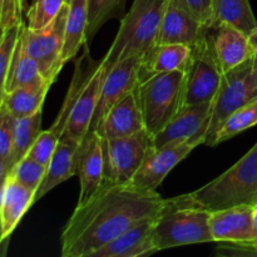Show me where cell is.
<instances>
[{
    "mask_svg": "<svg viewBox=\"0 0 257 257\" xmlns=\"http://www.w3.org/2000/svg\"><path fill=\"white\" fill-rule=\"evenodd\" d=\"M67 10L68 4H65L54 22L43 29L32 30L25 24H23L22 28V40L25 52L38 63L43 77L52 83L55 82L65 64L62 54Z\"/></svg>",
    "mask_w": 257,
    "mask_h": 257,
    "instance_id": "obj_8",
    "label": "cell"
},
{
    "mask_svg": "<svg viewBox=\"0 0 257 257\" xmlns=\"http://www.w3.org/2000/svg\"><path fill=\"white\" fill-rule=\"evenodd\" d=\"M60 136L53 128L42 131L28 152V157L47 167L59 143Z\"/></svg>",
    "mask_w": 257,
    "mask_h": 257,
    "instance_id": "obj_32",
    "label": "cell"
},
{
    "mask_svg": "<svg viewBox=\"0 0 257 257\" xmlns=\"http://www.w3.org/2000/svg\"><path fill=\"white\" fill-rule=\"evenodd\" d=\"M163 202L157 191L103 181L68 220L60 238L62 256L90 257L138 221L157 215Z\"/></svg>",
    "mask_w": 257,
    "mask_h": 257,
    "instance_id": "obj_1",
    "label": "cell"
},
{
    "mask_svg": "<svg viewBox=\"0 0 257 257\" xmlns=\"http://www.w3.org/2000/svg\"><path fill=\"white\" fill-rule=\"evenodd\" d=\"M45 171H47L45 166L40 165L39 162L25 156L24 158H22L19 162L13 166L9 175L23 186L37 193L38 188L44 180Z\"/></svg>",
    "mask_w": 257,
    "mask_h": 257,
    "instance_id": "obj_31",
    "label": "cell"
},
{
    "mask_svg": "<svg viewBox=\"0 0 257 257\" xmlns=\"http://www.w3.org/2000/svg\"><path fill=\"white\" fill-rule=\"evenodd\" d=\"M192 48L185 44H156L141 57L138 84L161 73L185 72Z\"/></svg>",
    "mask_w": 257,
    "mask_h": 257,
    "instance_id": "obj_21",
    "label": "cell"
},
{
    "mask_svg": "<svg viewBox=\"0 0 257 257\" xmlns=\"http://www.w3.org/2000/svg\"><path fill=\"white\" fill-rule=\"evenodd\" d=\"M170 0H135L130 12L120 20L119 29L103 58L110 68L120 60L141 58L157 44L161 23Z\"/></svg>",
    "mask_w": 257,
    "mask_h": 257,
    "instance_id": "obj_3",
    "label": "cell"
},
{
    "mask_svg": "<svg viewBox=\"0 0 257 257\" xmlns=\"http://www.w3.org/2000/svg\"><path fill=\"white\" fill-rule=\"evenodd\" d=\"M23 24H24V20L22 23H18V24L7 27L2 39H0V104L4 99L10 60H12L13 52H14L15 44H17V40L19 38Z\"/></svg>",
    "mask_w": 257,
    "mask_h": 257,
    "instance_id": "obj_30",
    "label": "cell"
},
{
    "mask_svg": "<svg viewBox=\"0 0 257 257\" xmlns=\"http://www.w3.org/2000/svg\"><path fill=\"white\" fill-rule=\"evenodd\" d=\"M140 64L141 58L132 57L107 68L89 132L98 127L103 117L118 100L137 87Z\"/></svg>",
    "mask_w": 257,
    "mask_h": 257,
    "instance_id": "obj_12",
    "label": "cell"
},
{
    "mask_svg": "<svg viewBox=\"0 0 257 257\" xmlns=\"http://www.w3.org/2000/svg\"><path fill=\"white\" fill-rule=\"evenodd\" d=\"M212 102L201 103L181 109L160 133L152 138L155 147L192 143L205 145L210 124Z\"/></svg>",
    "mask_w": 257,
    "mask_h": 257,
    "instance_id": "obj_10",
    "label": "cell"
},
{
    "mask_svg": "<svg viewBox=\"0 0 257 257\" xmlns=\"http://www.w3.org/2000/svg\"><path fill=\"white\" fill-rule=\"evenodd\" d=\"M67 18H65L63 62L74 59L79 50L87 43L88 8L89 0H68Z\"/></svg>",
    "mask_w": 257,
    "mask_h": 257,
    "instance_id": "obj_22",
    "label": "cell"
},
{
    "mask_svg": "<svg viewBox=\"0 0 257 257\" xmlns=\"http://www.w3.org/2000/svg\"><path fill=\"white\" fill-rule=\"evenodd\" d=\"M124 5L125 0H89L87 43L95 37L108 20L122 17Z\"/></svg>",
    "mask_w": 257,
    "mask_h": 257,
    "instance_id": "obj_28",
    "label": "cell"
},
{
    "mask_svg": "<svg viewBox=\"0 0 257 257\" xmlns=\"http://www.w3.org/2000/svg\"><path fill=\"white\" fill-rule=\"evenodd\" d=\"M67 2L68 0H35L27 10V28L39 30L52 24Z\"/></svg>",
    "mask_w": 257,
    "mask_h": 257,
    "instance_id": "obj_29",
    "label": "cell"
},
{
    "mask_svg": "<svg viewBox=\"0 0 257 257\" xmlns=\"http://www.w3.org/2000/svg\"><path fill=\"white\" fill-rule=\"evenodd\" d=\"M80 191L77 206L87 202L98 191L104 180V155L102 138L97 132H89L79 147L78 165Z\"/></svg>",
    "mask_w": 257,
    "mask_h": 257,
    "instance_id": "obj_18",
    "label": "cell"
},
{
    "mask_svg": "<svg viewBox=\"0 0 257 257\" xmlns=\"http://www.w3.org/2000/svg\"><path fill=\"white\" fill-rule=\"evenodd\" d=\"M210 216V211L196 203L190 193L165 200L156 216L153 227L158 251L213 242Z\"/></svg>",
    "mask_w": 257,
    "mask_h": 257,
    "instance_id": "obj_2",
    "label": "cell"
},
{
    "mask_svg": "<svg viewBox=\"0 0 257 257\" xmlns=\"http://www.w3.org/2000/svg\"><path fill=\"white\" fill-rule=\"evenodd\" d=\"M180 7L197 18L202 24L210 27L212 20L213 0H173Z\"/></svg>",
    "mask_w": 257,
    "mask_h": 257,
    "instance_id": "obj_34",
    "label": "cell"
},
{
    "mask_svg": "<svg viewBox=\"0 0 257 257\" xmlns=\"http://www.w3.org/2000/svg\"><path fill=\"white\" fill-rule=\"evenodd\" d=\"M207 28L177 3L170 0L161 23L157 44H185L192 48L205 37Z\"/></svg>",
    "mask_w": 257,
    "mask_h": 257,
    "instance_id": "obj_17",
    "label": "cell"
},
{
    "mask_svg": "<svg viewBox=\"0 0 257 257\" xmlns=\"http://www.w3.org/2000/svg\"><path fill=\"white\" fill-rule=\"evenodd\" d=\"M79 141L62 135L58 147L47 166L44 180L35 193L34 202L44 197L48 192L54 190L60 183L65 182L78 173L79 165Z\"/></svg>",
    "mask_w": 257,
    "mask_h": 257,
    "instance_id": "obj_19",
    "label": "cell"
},
{
    "mask_svg": "<svg viewBox=\"0 0 257 257\" xmlns=\"http://www.w3.org/2000/svg\"><path fill=\"white\" fill-rule=\"evenodd\" d=\"M42 114L43 109L38 110L34 114L23 118H15L14 135H13V150L10 157V170L15 163L29 152L30 147L35 142L39 133L42 132Z\"/></svg>",
    "mask_w": 257,
    "mask_h": 257,
    "instance_id": "obj_26",
    "label": "cell"
},
{
    "mask_svg": "<svg viewBox=\"0 0 257 257\" xmlns=\"http://www.w3.org/2000/svg\"><path fill=\"white\" fill-rule=\"evenodd\" d=\"M156 216L138 221L90 257H142L157 252L153 236Z\"/></svg>",
    "mask_w": 257,
    "mask_h": 257,
    "instance_id": "obj_15",
    "label": "cell"
},
{
    "mask_svg": "<svg viewBox=\"0 0 257 257\" xmlns=\"http://www.w3.org/2000/svg\"><path fill=\"white\" fill-rule=\"evenodd\" d=\"M207 39L222 74L255 54L248 35L226 24L210 25Z\"/></svg>",
    "mask_w": 257,
    "mask_h": 257,
    "instance_id": "obj_13",
    "label": "cell"
},
{
    "mask_svg": "<svg viewBox=\"0 0 257 257\" xmlns=\"http://www.w3.org/2000/svg\"><path fill=\"white\" fill-rule=\"evenodd\" d=\"M257 124V98L251 100L250 103L243 107L238 108L232 113L220 128L215 132V135L206 142L208 147H215L220 143L228 141L230 138L235 137L238 133L255 127Z\"/></svg>",
    "mask_w": 257,
    "mask_h": 257,
    "instance_id": "obj_27",
    "label": "cell"
},
{
    "mask_svg": "<svg viewBox=\"0 0 257 257\" xmlns=\"http://www.w3.org/2000/svg\"><path fill=\"white\" fill-rule=\"evenodd\" d=\"M253 222H255V227L257 230V206L255 207V210H253Z\"/></svg>",
    "mask_w": 257,
    "mask_h": 257,
    "instance_id": "obj_39",
    "label": "cell"
},
{
    "mask_svg": "<svg viewBox=\"0 0 257 257\" xmlns=\"http://www.w3.org/2000/svg\"><path fill=\"white\" fill-rule=\"evenodd\" d=\"M192 200L210 212L257 206V143L232 167L210 183L190 193Z\"/></svg>",
    "mask_w": 257,
    "mask_h": 257,
    "instance_id": "obj_4",
    "label": "cell"
},
{
    "mask_svg": "<svg viewBox=\"0 0 257 257\" xmlns=\"http://www.w3.org/2000/svg\"><path fill=\"white\" fill-rule=\"evenodd\" d=\"M104 155V180L112 183H130L140 168L152 137L146 130L127 137L102 140Z\"/></svg>",
    "mask_w": 257,
    "mask_h": 257,
    "instance_id": "obj_9",
    "label": "cell"
},
{
    "mask_svg": "<svg viewBox=\"0 0 257 257\" xmlns=\"http://www.w3.org/2000/svg\"><path fill=\"white\" fill-rule=\"evenodd\" d=\"M53 83L48 80L24 85L7 92L3 99V104L12 113L14 118H23L34 114L43 109V103L49 92Z\"/></svg>",
    "mask_w": 257,
    "mask_h": 257,
    "instance_id": "obj_23",
    "label": "cell"
},
{
    "mask_svg": "<svg viewBox=\"0 0 257 257\" xmlns=\"http://www.w3.org/2000/svg\"><path fill=\"white\" fill-rule=\"evenodd\" d=\"M221 78L222 72L213 57L206 33L205 37L192 47L191 58L183 72L178 112L192 105L212 102L220 88Z\"/></svg>",
    "mask_w": 257,
    "mask_h": 257,
    "instance_id": "obj_7",
    "label": "cell"
},
{
    "mask_svg": "<svg viewBox=\"0 0 257 257\" xmlns=\"http://www.w3.org/2000/svg\"><path fill=\"white\" fill-rule=\"evenodd\" d=\"M5 0H0V25H3V13H4ZM4 27V25H3Z\"/></svg>",
    "mask_w": 257,
    "mask_h": 257,
    "instance_id": "obj_37",
    "label": "cell"
},
{
    "mask_svg": "<svg viewBox=\"0 0 257 257\" xmlns=\"http://www.w3.org/2000/svg\"><path fill=\"white\" fill-rule=\"evenodd\" d=\"M3 187H4V185H3L2 187H0V200H2V192H3ZM5 243H7V242H4V241H3V238H2V231H0V248H2V246H3V245H5Z\"/></svg>",
    "mask_w": 257,
    "mask_h": 257,
    "instance_id": "obj_38",
    "label": "cell"
},
{
    "mask_svg": "<svg viewBox=\"0 0 257 257\" xmlns=\"http://www.w3.org/2000/svg\"><path fill=\"white\" fill-rule=\"evenodd\" d=\"M8 176H9V167H8L7 163L0 158V187L5 183Z\"/></svg>",
    "mask_w": 257,
    "mask_h": 257,
    "instance_id": "obj_35",
    "label": "cell"
},
{
    "mask_svg": "<svg viewBox=\"0 0 257 257\" xmlns=\"http://www.w3.org/2000/svg\"><path fill=\"white\" fill-rule=\"evenodd\" d=\"M34 197L35 192L23 186L10 175L8 176L0 200V231L4 242H8L27 211L34 205Z\"/></svg>",
    "mask_w": 257,
    "mask_h": 257,
    "instance_id": "obj_20",
    "label": "cell"
},
{
    "mask_svg": "<svg viewBox=\"0 0 257 257\" xmlns=\"http://www.w3.org/2000/svg\"><path fill=\"white\" fill-rule=\"evenodd\" d=\"M248 39H250L251 45H252L253 50L257 53V29L253 30L250 35H248Z\"/></svg>",
    "mask_w": 257,
    "mask_h": 257,
    "instance_id": "obj_36",
    "label": "cell"
},
{
    "mask_svg": "<svg viewBox=\"0 0 257 257\" xmlns=\"http://www.w3.org/2000/svg\"><path fill=\"white\" fill-rule=\"evenodd\" d=\"M43 80L47 79L40 73L38 63L25 52L22 40V30H20L19 38H18L14 52H13L12 60H10L5 93L15 89V88L35 84V83L43 82Z\"/></svg>",
    "mask_w": 257,
    "mask_h": 257,
    "instance_id": "obj_25",
    "label": "cell"
},
{
    "mask_svg": "<svg viewBox=\"0 0 257 257\" xmlns=\"http://www.w3.org/2000/svg\"><path fill=\"white\" fill-rule=\"evenodd\" d=\"M253 210V206H236L211 212L210 227L213 242L257 243Z\"/></svg>",
    "mask_w": 257,
    "mask_h": 257,
    "instance_id": "obj_14",
    "label": "cell"
},
{
    "mask_svg": "<svg viewBox=\"0 0 257 257\" xmlns=\"http://www.w3.org/2000/svg\"><path fill=\"white\" fill-rule=\"evenodd\" d=\"M15 118L7 109L4 104H0V158L9 167L10 172V157L13 150V135H14Z\"/></svg>",
    "mask_w": 257,
    "mask_h": 257,
    "instance_id": "obj_33",
    "label": "cell"
},
{
    "mask_svg": "<svg viewBox=\"0 0 257 257\" xmlns=\"http://www.w3.org/2000/svg\"><path fill=\"white\" fill-rule=\"evenodd\" d=\"M35 2V0H32V3H34Z\"/></svg>",
    "mask_w": 257,
    "mask_h": 257,
    "instance_id": "obj_41",
    "label": "cell"
},
{
    "mask_svg": "<svg viewBox=\"0 0 257 257\" xmlns=\"http://www.w3.org/2000/svg\"><path fill=\"white\" fill-rule=\"evenodd\" d=\"M4 30H5V27H3V25H0V39H2L3 34H4Z\"/></svg>",
    "mask_w": 257,
    "mask_h": 257,
    "instance_id": "obj_40",
    "label": "cell"
},
{
    "mask_svg": "<svg viewBox=\"0 0 257 257\" xmlns=\"http://www.w3.org/2000/svg\"><path fill=\"white\" fill-rule=\"evenodd\" d=\"M226 24L250 35L257 29L250 0H213L210 25Z\"/></svg>",
    "mask_w": 257,
    "mask_h": 257,
    "instance_id": "obj_24",
    "label": "cell"
},
{
    "mask_svg": "<svg viewBox=\"0 0 257 257\" xmlns=\"http://www.w3.org/2000/svg\"><path fill=\"white\" fill-rule=\"evenodd\" d=\"M145 130L137 87L118 100L103 117L94 132L102 140L127 137Z\"/></svg>",
    "mask_w": 257,
    "mask_h": 257,
    "instance_id": "obj_16",
    "label": "cell"
},
{
    "mask_svg": "<svg viewBox=\"0 0 257 257\" xmlns=\"http://www.w3.org/2000/svg\"><path fill=\"white\" fill-rule=\"evenodd\" d=\"M196 147L197 146L192 143L163 147H155L152 145L148 148L140 168L130 183L141 190L156 191L168 173Z\"/></svg>",
    "mask_w": 257,
    "mask_h": 257,
    "instance_id": "obj_11",
    "label": "cell"
},
{
    "mask_svg": "<svg viewBox=\"0 0 257 257\" xmlns=\"http://www.w3.org/2000/svg\"><path fill=\"white\" fill-rule=\"evenodd\" d=\"M257 98V53L246 62L227 70L221 78L220 88L212 100L206 142L238 108ZM205 142V145H206Z\"/></svg>",
    "mask_w": 257,
    "mask_h": 257,
    "instance_id": "obj_6",
    "label": "cell"
},
{
    "mask_svg": "<svg viewBox=\"0 0 257 257\" xmlns=\"http://www.w3.org/2000/svg\"><path fill=\"white\" fill-rule=\"evenodd\" d=\"M182 82L183 72L176 70L153 75L137 85L145 130L152 138L177 114Z\"/></svg>",
    "mask_w": 257,
    "mask_h": 257,
    "instance_id": "obj_5",
    "label": "cell"
}]
</instances>
